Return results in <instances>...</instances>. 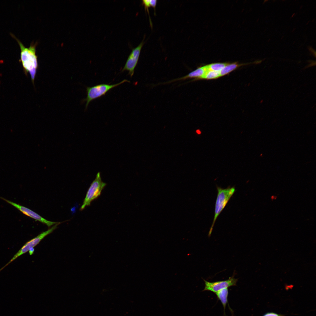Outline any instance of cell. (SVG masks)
Returning a JSON list of instances; mask_svg holds the SVG:
<instances>
[{
    "label": "cell",
    "mask_w": 316,
    "mask_h": 316,
    "mask_svg": "<svg viewBox=\"0 0 316 316\" xmlns=\"http://www.w3.org/2000/svg\"><path fill=\"white\" fill-rule=\"evenodd\" d=\"M60 224V222H58L57 223L47 231L42 232L35 238L27 242L14 255L10 261L0 269V272L18 257L29 251L31 248L35 247L44 238L52 233L56 229L58 226Z\"/></svg>",
    "instance_id": "5b68a950"
},
{
    "label": "cell",
    "mask_w": 316,
    "mask_h": 316,
    "mask_svg": "<svg viewBox=\"0 0 316 316\" xmlns=\"http://www.w3.org/2000/svg\"><path fill=\"white\" fill-rule=\"evenodd\" d=\"M0 198L13 206L24 214L36 221H38L44 224H45L48 227H50L58 223V222L48 221L33 211L24 206L12 202L0 197Z\"/></svg>",
    "instance_id": "ba28073f"
},
{
    "label": "cell",
    "mask_w": 316,
    "mask_h": 316,
    "mask_svg": "<svg viewBox=\"0 0 316 316\" xmlns=\"http://www.w3.org/2000/svg\"><path fill=\"white\" fill-rule=\"evenodd\" d=\"M106 185V184L101 179L100 173L98 172L95 178L91 184L87 192L80 210H82L86 207L90 205L92 201L100 195L102 190Z\"/></svg>",
    "instance_id": "277c9868"
},
{
    "label": "cell",
    "mask_w": 316,
    "mask_h": 316,
    "mask_svg": "<svg viewBox=\"0 0 316 316\" xmlns=\"http://www.w3.org/2000/svg\"><path fill=\"white\" fill-rule=\"evenodd\" d=\"M157 1L156 0H144L142 1V3L145 10H147L148 12V8L150 7H152L155 9Z\"/></svg>",
    "instance_id": "5bb4252c"
},
{
    "label": "cell",
    "mask_w": 316,
    "mask_h": 316,
    "mask_svg": "<svg viewBox=\"0 0 316 316\" xmlns=\"http://www.w3.org/2000/svg\"><path fill=\"white\" fill-rule=\"evenodd\" d=\"M35 249L34 248H31L29 251V253L30 255H32L34 252Z\"/></svg>",
    "instance_id": "2e32d148"
},
{
    "label": "cell",
    "mask_w": 316,
    "mask_h": 316,
    "mask_svg": "<svg viewBox=\"0 0 316 316\" xmlns=\"http://www.w3.org/2000/svg\"><path fill=\"white\" fill-rule=\"evenodd\" d=\"M130 81L124 79L118 83L112 85L100 84L92 87H87L86 89L87 97L82 100L83 102H86L85 109H86L90 103L93 100L104 95L111 89L125 82Z\"/></svg>",
    "instance_id": "3957f363"
},
{
    "label": "cell",
    "mask_w": 316,
    "mask_h": 316,
    "mask_svg": "<svg viewBox=\"0 0 316 316\" xmlns=\"http://www.w3.org/2000/svg\"><path fill=\"white\" fill-rule=\"evenodd\" d=\"M196 133H197L198 134H200L201 133V132L200 131V130H196Z\"/></svg>",
    "instance_id": "ac0fdd59"
},
{
    "label": "cell",
    "mask_w": 316,
    "mask_h": 316,
    "mask_svg": "<svg viewBox=\"0 0 316 316\" xmlns=\"http://www.w3.org/2000/svg\"><path fill=\"white\" fill-rule=\"evenodd\" d=\"M227 64L226 63H213L206 65L208 70L220 72Z\"/></svg>",
    "instance_id": "7c38bea8"
},
{
    "label": "cell",
    "mask_w": 316,
    "mask_h": 316,
    "mask_svg": "<svg viewBox=\"0 0 316 316\" xmlns=\"http://www.w3.org/2000/svg\"><path fill=\"white\" fill-rule=\"evenodd\" d=\"M309 49L310 50V51L311 52H312V53H313L314 54L315 56H316V52H315V50L313 49L312 47H309Z\"/></svg>",
    "instance_id": "e0dca14e"
},
{
    "label": "cell",
    "mask_w": 316,
    "mask_h": 316,
    "mask_svg": "<svg viewBox=\"0 0 316 316\" xmlns=\"http://www.w3.org/2000/svg\"><path fill=\"white\" fill-rule=\"evenodd\" d=\"M144 44V40L136 47L133 48L129 55L124 66L122 70L126 71L131 77L134 74L135 69L138 63L140 51Z\"/></svg>",
    "instance_id": "8992f818"
},
{
    "label": "cell",
    "mask_w": 316,
    "mask_h": 316,
    "mask_svg": "<svg viewBox=\"0 0 316 316\" xmlns=\"http://www.w3.org/2000/svg\"><path fill=\"white\" fill-rule=\"evenodd\" d=\"M262 61V60L258 61H257V62L256 63H260Z\"/></svg>",
    "instance_id": "d6986e66"
},
{
    "label": "cell",
    "mask_w": 316,
    "mask_h": 316,
    "mask_svg": "<svg viewBox=\"0 0 316 316\" xmlns=\"http://www.w3.org/2000/svg\"><path fill=\"white\" fill-rule=\"evenodd\" d=\"M217 195L215 204L214 216L209 233V236L211 235L217 218L236 190L234 187H229L224 189L217 186Z\"/></svg>",
    "instance_id": "7a4b0ae2"
},
{
    "label": "cell",
    "mask_w": 316,
    "mask_h": 316,
    "mask_svg": "<svg viewBox=\"0 0 316 316\" xmlns=\"http://www.w3.org/2000/svg\"><path fill=\"white\" fill-rule=\"evenodd\" d=\"M218 299L221 303L224 311L228 303V298L229 295V291L228 288L221 290L215 293Z\"/></svg>",
    "instance_id": "30bf717a"
},
{
    "label": "cell",
    "mask_w": 316,
    "mask_h": 316,
    "mask_svg": "<svg viewBox=\"0 0 316 316\" xmlns=\"http://www.w3.org/2000/svg\"><path fill=\"white\" fill-rule=\"evenodd\" d=\"M11 35L19 45L21 50L20 60L24 71L25 74L29 73L34 84L38 66L37 56L36 54L37 42H32L29 47H26L14 35Z\"/></svg>",
    "instance_id": "6da1fadb"
},
{
    "label": "cell",
    "mask_w": 316,
    "mask_h": 316,
    "mask_svg": "<svg viewBox=\"0 0 316 316\" xmlns=\"http://www.w3.org/2000/svg\"><path fill=\"white\" fill-rule=\"evenodd\" d=\"M206 66L199 67L183 77L172 80L170 82L194 78L196 79H202L207 70Z\"/></svg>",
    "instance_id": "9c48e42d"
},
{
    "label": "cell",
    "mask_w": 316,
    "mask_h": 316,
    "mask_svg": "<svg viewBox=\"0 0 316 316\" xmlns=\"http://www.w3.org/2000/svg\"><path fill=\"white\" fill-rule=\"evenodd\" d=\"M203 280L205 287L203 291H209L215 293L222 289L236 285L238 279L233 276L226 280L215 282H211Z\"/></svg>",
    "instance_id": "52a82bcc"
},
{
    "label": "cell",
    "mask_w": 316,
    "mask_h": 316,
    "mask_svg": "<svg viewBox=\"0 0 316 316\" xmlns=\"http://www.w3.org/2000/svg\"><path fill=\"white\" fill-rule=\"evenodd\" d=\"M285 315L278 314L274 312H267L262 316H284Z\"/></svg>",
    "instance_id": "9a60e30c"
},
{
    "label": "cell",
    "mask_w": 316,
    "mask_h": 316,
    "mask_svg": "<svg viewBox=\"0 0 316 316\" xmlns=\"http://www.w3.org/2000/svg\"><path fill=\"white\" fill-rule=\"evenodd\" d=\"M239 66L236 63L228 64L220 72V76L225 75L235 69Z\"/></svg>",
    "instance_id": "8fae6325"
},
{
    "label": "cell",
    "mask_w": 316,
    "mask_h": 316,
    "mask_svg": "<svg viewBox=\"0 0 316 316\" xmlns=\"http://www.w3.org/2000/svg\"><path fill=\"white\" fill-rule=\"evenodd\" d=\"M220 77V72L207 70L202 79L210 80L217 78Z\"/></svg>",
    "instance_id": "4fadbf2b"
}]
</instances>
